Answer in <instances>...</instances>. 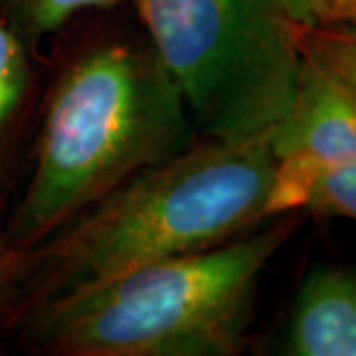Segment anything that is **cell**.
Wrapping results in <instances>:
<instances>
[{
  "label": "cell",
  "mask_w": 356,
  "mask_h": 356,
  "mask_svg": "<svg viewBox=\"0 0 356 356\" xmlns=\"http://www.w3.org/2000/svg\"><path fill=\"white\" fill-rule=\"evenodd\" d=\"M271 139H198L16 254L0 309L18 323L135 269L238 238L269 220Z\"/></svg>",
  "instance_id": "1"
},
{
  "label": "cell",
  "mask_w": 356,
  "mask_h": 356,
  "mask_svg": "<svg viewBox=\"0 0 356 356\" xmlns=\"http://www.w3.org/2000/svg\"><path fill=\"white\" fill-rule=\"evenodd\" d=\"M198 137L271 139L301 70L280 0H133Z\"/></svg>",
  "instance_id": "4"
},
{
  "label": "cell",
  "mask_w": 356,
  "mask_h": 356,
  "mask_svg": "<svg viewBox=\"0 0 356 356\" xmlns=\"http://www.w3.org/2000/svg\"><path fill=\"white\" fill-rule=\"evenodd\" d=\"M283 355L356 356V271L317 267L295 297Z\"/></svg>",
  "instance_id": "5"
},
{
  "label": "cell",
  "mask_w": 356,
  "mask_h": 356,
  "mask_svg": "<svg viewBox=\"0 0 356 356\" xmlns=\"http://www.w3.org/2000/svg\"><path fill=\"white\" fill-rule=\"evenodd\" d=\"M14 264H16V252H13V248L6 242L4 222H0V303H2L10 275H13Z\"/></svg>",
  "instance_id": "11"
},
{
  "label": "cell",
  "mask_w": 356,
  "mask_h": 356,
  "mask_svg": "<svg viewBox=\"0 0 356 356\" xmlns=\"http://www.w3.org/2000/svg\"><path fill=\"white\" fill-rule=\"evenodd\" d=\"M198 139L145 32H109L67 56L46 93L34 166L4 222L22 254L139 172Z\"/></svg>",
  "instance_id": "2"
},
{
  "label": "cell",
  "mask_w": 356,
  "mask_h": 356,
  "mask_svg": "<svg viewBox=\"0 0 356 356\" xmlns=\"http://www.w3.org/2000/svg\"><path fill=\"white\" fill-rule=\"evenodd\" d=\"M299 54L348 89L356 99V28L309 26L291 20Z\"/></svg>",
  "instance_id": "8"
},
{
  "label": "cell",
  "mask_w": 356,
  "mask_h": 356,
  "mask_svg": "<svg viewBox=\"0 0 356 356\" xmlns=\"http://www.w3.org/2000/svg\"><path fill=\"white\" fill-rule=\"evenodd\" d=\"M305 220L269 218L228 242L139 267L26 315V344L54 356H236L248 346L259 280Z\"/></svg>",
  "instance_id": "3"
},
{
  "label": "cell",
  "mask_w": 356,
  "mask_h": 356,
  "mask_svg": "<svg viewBox=\"0 0 356 356\" xmlns=\"http://www.w3.org/2000/svg\"><path fill=\"white\" fill-rule=\"evenodd\" d=\"M121 0H4L2 13L30 50L60 34L77 16L111 8Z\"/></svg>",
  "instance_id": "9"
},
{
  "label": "cell",
  "mask_w": 356,
  "mask_h": 356,
  "mask_svg": "<svg viewBox=\"0 0 356 356\" xmlns=\"http://www.w3.org/2000/svg\"><path fill=\"white\" fill-rule=\"evenodd\" d=\"M287 16L309 26H355L356 0H280Z\"/></svg>",
  "instance_id": "10"
},
{
  "label": "cell",
  "mask_w": 356,
  "mask_h": 356,
  "mask_svg": "<svg viewBox=\"0 0 356 356\" xmlns=\"http://www.w3.org/2000/svg\"><path fill=\"white\" fill-rule=\"evenodd\" d=\"M289 212L356 222V151L315 166L301 177L273 184L267 214L275 218Z\"/></svg>",
  "instance_id": "6"
},
{
  "label": "cell",
  "mask_w": 356,
  "mask_h": 356,
  "mask_svg": "<svg viewBox=\"0 0 356 356\" xmlns=\"http://www.w3.org/2000/svg\"><path fill=\"white\" fill-rule=\"evenodd\" d=\"M30 51L6 14L0 13V151L13 139L30 103L34 83Z\"/></svg>",
  "instance_id": "7"
}]
</instances>
